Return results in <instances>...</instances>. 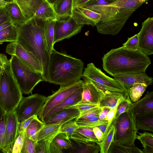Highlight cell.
<instances>
[{
	"instance_id": "1",
	"label": "cell",
	"mask_w": 153,
	"mask_h": 153,
	"mask_svg": "<svg viewBox=\"0 0 153 153\" xmlns=\"http://www.w3.org/2000/svg\"><path fill=\"white\" fill-rule=\"evenodd\" d=\"M45 22L32 16L13 24L17 32L16 42L38 60L42 67L43 81L48 82L51 53L46 40Z\"/></svg>"
},
{
	"instance_id": "2",
	"label": "cell",
	"mask_w": 153,
	"mask_h": 153,
	"mask_svg": "<svg viewBox=\"0 0 153 153\" xmlns=\"http://www.w3.org/2000/svg\"><path fill=\"white\" fill-rule=\"evenodd\" d=\"M102 61L104 70L114 77L123 74L145 72L151 63L148 56L139 51L122 47L107 52Z\"/></svg>"
},
{
	"instance_id": "3",
	"label": "cell",
	"mask_w": 153,
	"mask_h": 153,
	"mask_svg": "<svg viewBox=\"0 0 153 153\" xmlns=\"http://www.w3.org/2000/svg\"><path fill=\"white\" fill-rule=\"evenodd\" d=\"M84 65L81 60L54 49L50 56L48 82L62 85L79 80Z\"/></svg>"
},
{
	"instance_id": "4",
	"label": "cell",
	"mask_w": 153,
	"mask_h": 153,
	"mask_svg": "<svg viewBox=\"0 0 153 153\" xmlns=\"http://www.w3.org/2000/svg\"><path fill=\"white\" fill-rule=\"evenodd\" d=\"M11 71L10 62L0 74V106L8 112H15L23 97Z\"/></svg>"
},
{
	"instance_id": "5",
	"label": "cell",
	"mask_w": 153,
	"mask_h": 153,
	"mask_svg": "<svg viewBox=\"0 0 153 153\" xmlns=\"http://www.w3.org/2000/svg\"><path fill=\"white\" fill-rule=\"evenodd\" d=\"M110 4L116 7L118 10L115 15L96 25L97 31L106 35H116L121 30L132 13L140 6L133 2H123L114 0Z\"/></svg>"
},
{
	"instance_id": "6",
	"label": "cell",
	"mask_w": 153,
	"mask_h": 153,
	"mask_svg": "<svg viewBox=\"0 0 153 153\" xmlns=\"http://www.w3.org/2000/svg\"><path fill=\"white\" fill-rule=\"evenodd\" d=\"M10 69L22 94H32L34 87L43 79L41 73L27 65L15 55L9 60Z\"/></svg>"
},
{
	"instance_id": "7",
	"label": "cell",
	"mask_w": 153,
	"mask_h": 153,
	"mask_svg": "<svg viewBox=\"0 0 153 153\" xmlns=\"http://www.w3.org/2000/svg\"><path fill=\"white\" fill-rule=\"evenodd\" d=\"M135 117L131 109L121 114L116 120H113L115 132L114 138L117 143L123 146H135V141L137 135Z\"/></svg>"
},
{
	"instance_id": "8",
	"label": "cell",
	"mask_w": 153,
	"mask_h": 153,
	"mask_svg": "<svg viewBox=\"0 0 153 153\" xmlns=\"http://www.w3.org/2000/svg\"><path fill=\"white\" fill-rule=\"evenodd\" d=\"M82 77L84 81L91 82L97 87L125 94L124 88L121 84L114 79L105 75L93 63L87 64L83 72Z\"/></svg>"
},
{
	"instance_id": "9",
	"label": "cell",
	"mask_w": 153,
	"mask_h": 153,
	"mask_svg": "<svg viewBox=\"0 0 153 153\" xmlns=\"http://www.w3.org/2000/svg\"><path fill=\"white\" fill-rule=\"evenodd\" d=\"M83 82L84 81L80 80L69 84L60 85L57 91L47 97L46 101L39 112L38 118L43 122L44 117L52 109L82 88Z\"/></svg>"
},
{
	"instance_id": "10",
	"label": "cell",
	"mask_w": 153,
	"mask_h": 153,
	"mask_svg": "<svg viewBox=\"0 0 153 153\" xmlns=\"http://www.w3.org/2000/svg\"><path fill=\"white\" fill-rule=\"evenodd\" d=\"M47 97L38 94L23 97L15 111L18 122L21 123L34 115L38 116Z\"/></svg>"
},
{
	"instance_id": "11",
	"label": "cell",
	"mask_w": 153,
	"mask_h": 153,
	"mask_svg": "<svg viewBox=\"0 0 153 153\" xmlns=\"http://www.w3.org/2000/svg\"><path fill=\"white\" fill-rule=\"evenodd\" d=\"M83 26L77 24L71 16L57 20L54 26V44L76 35Z\"/></svg>"
},
{
	"instance_id": "12",
	"label": "cell",
	"mask_w": 153,
	"mask_h": 153,
	"mask_svg": "<svg viewBox=\"0 0 153 153\" xmlns=\"http://www.w3.org/2000/svg\"><path fill=\"white\" fill-rule=\"evenodd\" d=\"M138 33V50L149 56L153 53V17H149L142 23Z\"/></svg>"
},
{
	"instance_id": "13",
	"label": "cell",
	"mask_w": 153,
	"mask_h": 153,
	"mask_svg": "<svg viewBox=\"0 0 153 153\" xmlns=\"http://www.w3.org/2000/svg\"><path fill=\"white\" fill-rule=\"evenodd\" d=\"M6 52L11 56H16L30 68L42 75V67L38 60L17 42L8 44Z\"/></svg>"
},
{
	"instance_id": "14",
	"label": "cell",
	"mask_w": 153,
	"mask_h": 153,
	"mask_svg": "<svg viewBox=\"0 0 153 153\" xmlns=\"http://www.w3.org/2000/svg\"><path fill=\"white\" fill-rule=\"evenodd\" d=\"M114 78L123 86L125 96L129 100V91L133 85L142 83L148 86L152 85L153 81V78L147 76L145 72L123 74L114 76Z\"/></svg>"
},
{
	"instance_id": "15",
	"label": "cell",
	"mask_w": 153,
	"mask_h": 153,
	"mask_svg": "<svg viewBox=\"0 0 153 153\" xmlns=\"http://www.w3.org/2000/svg\"><path fill=\"white\" fill-rule=\"evenodd\" d=\"M70 16L78 25H87L92 27L101 20V15L83 7H74L72 8Z\"/></svg>"
},
{
	"instance_id": "16",
	"label": "cell",
	"mask_w": 153,
	"mask_h": 153,
	"mask_svg": "<svg viewBox=\"0 0 153 153\" xmlns=\"http://www.w3.org/2000/svg\"><path fill=\"white\" fill-rule=\"evenodd\" d=\"M32 9L33 16L39 20H57L54 6L47 0H33Z\"/></svg>"
},
{
	"instance_id": "17",
	"label": "cell",
	"mask_w": 153,
	"mask_h": 153,
	"mask_svg": "<svg viewBox=\"0 0 153 153\" xmlns=\"http://www.w3.org/2000/svg\"><path fill=\"white\" fill-rule=\"evenodd\" d=\"M15 112H8V117L4 135V144L1 151L7 153V152L14 142L17 135L18 123Z\"/></svg>"
},
{
	"instance_id": "18",
	"label": "cell",
	"mask_w": 153,
	"mask_h": 153,
	"mask_svg": "<svg viewBox=\"0 0 153 153\" xmlns=\"http://www.w3.org/2000/svg\"><path fill=\"white\" fill-rule=\"evenodd\" d=\"M104 95L94 84L84 81L81 99L78 102L99 105Z\"/></svg>"
},
{
	"instance_id": "19",
	"label": "cell",
	"mask_w": 153,
	"mask_h": 153,
	"mask_svg": "<svg viewBox=\"0 0 153 153\" xmlns=\"http://www.w3.org/2000/svg\"><path fill=\"white\" fill-rule=\"evenodd\" d=\"M135 116L153 113V92L147 91L140 100L132 103L131 108Z\"/></svg>"
},
{
	"instance_id": "20",
	"label": "cell",
	"mask_w": 153,
	"mask_h": 153,
	"mask_svg": "<svg viewBox=\"0 0 153 153\" xmlns=\"http://www.w3.org/2000/svg\"><path fill=\"white\" fill-rule=\"evenodd\" d=\"M78 110L74 108H67L62 109L45 121V124L58 123L66 122L75 119L79 115Z\"/></svg>"
},
{
	"instance_id": "21",
	"label": "cell",
	"mask_w": 153,
	"mask_h": 153,
	"mask_svg": "<svg viewBox=\"0 0 153 153\" xmlns=\"http://www.w3.org/2000/svg\"><path fill=\"white\" fill-rule=\"evenodd\" d=\"M82 91V87L76 91L63 101L53 108L44 117L43 122L57 112L79 102L81 99Z\"/></svg>"
},
{
	"instance_id": "22",
	"label": "cell",
	"mask_w": 153,
	"mask_h": 153,
	"mask_svg": "<svg viewBox=\"0 0 153 153\" xmlns=\"http://www.w3.org/2000/svg\"><path fill=\"white\" fill-rule=\"evenodd\" d=\"M70 139L76 142L87 143L89 142H99L95 137L92 128L80 127L71 137Z\"/></svg>"
},
{
	"instance_id": "23",
	"label": "cell",
	"mask_w": 153,
	"mask_h": 153,
	"mask_svg": "<svg viewBox=\"0 0 153 153\" xmlns=\"http://www.w3.org/2000/svg\"><path fill=\"white\" fill-rule=\"evenodd\" d=\"M65 123L45 124L38 132L36 139L37 142L42 139L53 140L59 133L62 125Z\"/></svg>"
},
{
	"instance_id": "24",
	"label": "cell",
	"mask_w": 153,
	"mask_h": 153,
	"mask_svg": "<svg viewBox=\"0 0 153 153\" xmlns=\"http://www.w3.org/2000/svg\"><path fill=\"white\" fill-rule=\"evenodd\" d=\"M74 149L70 139L65 138L58 134L51 143L49 150L50 153H63L64 150Z\"/></svg>"
},
{
	"instance_id": "25",
	"label": "cell",
	"mask_w": 153,
	"mask_h": 153,
	"mask_svg": "<svg viewBox=\"0 0 153 153\" xmlns=\"http://www.w3.org/2000/svg\"><path fill=\"white\" fill-rule=\"evenodd\" d=\"M125 97L124 93L110 92L104 95L99 103V106L101 107H108L110 109H114Z\"/></svg>"
},
{
	"instance_id": "26",
	"label": "cell",
	"mask_w": 153,
	"mask_h": 153,
	"mask_svg": "<svg viewBox=\"0 0 153 153\" xmlns=\"http://www.w3.org/2000/svg\"><path fill=\"white\" fill-rule=\"evenodd\" d=\"M135 123L137 130L153 131V113L137 115Z\"/></svg>"
},
{
	"instance_id": "27",
	"label": "cell",
	"mask_w": 153,
	"mask_h": 153,
	"mask_svg": "<svg viewBox=\"0 0 153 153\" xmlns=\"http://www.w3.org/2000/svg\"><path fill=\"white\" fill-rule=\"evenodd\" d=\"M5 7L13 24L21 23L26 20L19 7L13 0L6 4Z\"/></svg>"
},
{
	"instance_id": "28",
	"label": "cell",
	"mask_w": 153,
	"mask_h": 153,
	"mask_svg": "<svg viewBox=\"0 0 153 153\" xmlns=\"http://www.w3.org/2000/svg\"><path fill=\"white\" fill-rule=\"evenodd\" d=\"M72 3V0H62L54 6L57 20L70 16Z\"/></svg>"
},
{
	"instance_id": "29",
	"label": "cell",
	"mask_w": 153,
	"mask_h": 153,
	"mask_svg": "<svg viewBox=\"0 0 153 153\" xmlns=\"http://www.w3.org/2000/svg\"><path fill=\"white\" fill-rule=\"evenodd\" d=\"M114 124L112 121L104 135L102 141L97 143L100 147V153H108L110 144L114 139Z\"/></svg>"
},
{
	"instance_id": "30",
	"label": "cell",
	"mask_w": 153,
	"mask_h": 153,
	"mask_svg": "<svg viewBox=\"0 0 153 153\" xmlns=\"http://www.w3.org/2000/svg\"><path fill=\"white\" fill-rule=\"evenodd\" d=\"M44 124L37 116L31 122L27 128L25 134L29 139L37 142L38 132Z\"/></svg>"
},
{
	"instance_id": "31",
	"label": "cell",
	"mask_w": 153,
	"mask_h": 153,
	"mask_svg": "<svg viewBox=\"0 0 153 153\" xmlns=\"http://www.w3.org/2000/svg\"><path fill=\"white\" fill-rule=\"evenodd\" d=\"M57 20H49L45 22V34L46 40L50 52L54 48V26Z\"/></svg>"
},
{
	"instance_id": "32",
	"label": "cell",
	"mask_w": 153,
	"mask_h": 153,
	"mask_svg": "<svg viewBox=\"0 0 153 153\" xmlns=\"http://www.w3.org/2000/svg\"><path fill=\"white\" fill-rule=\"evenodd\" d=\"M17 37L16 29L13 24L0 31V44L5 42H16Z\"/></svg>"
},
{
	"instance_id": "33",
	"label": "cell",
	"mask_w": 153,
	"mask_h": 153,
	"mask_svg": "<svg viewBox=\"0 0 153 153\" xmlns=\"http://www.w3.org/2000/svg\"><path fill=\"white\" fill-rule=\"evenodd\" d=\"M108 153H143L142 150L136 146L130 147L120 145L114 139L109 146Z\"/></svg>"
},
{
	"instance_id": "34",
	"label": "cell",
	"mask_w": 153,
	"mask_h": 153,
	"mask_svg": "<svg viewBox=\"0 0 153 153\" xmlns=\"http://www.w3.org/2000/svg\"><path fill=\"white\" fill-rule=\"evenodd\" d=\"M114 0H91L83 7L102 15L105 10V6L111 3Z\"/></svg>"
},
{
	"instance_id": "35",
	"label": "cell",
	"mask_w": 153,
	"mask_h": 153,
	"mask_svg": "<svg viewBox=\"0 0 153 153\" xmlns=\"http://www.w3.org/2000/svg\"><path fill=\"white\" fill-rule=\"evenodd\" d=\"M79 127L75 120H73L63 124L59 134L64 137L70 139L71 137L76 130Z\"/></svg>"
},
{
	"instance_id": "36",
	"label": "cell",
	"mask_w": 153,
	"mask_h": 153,
	"mask_svg": "<svg viewBox=\"0 0 153 153\" xmlns=\"http://www.w3.org/2000/svg\"><path fill=\"white\" fill-rule=\"evenodd\" d=\"M148 86L144 83H137L130 88L129 95L131 101L135 102L139 100Z\"/></svg>"
},
{
	"instance_id": "37",
	"label": "cell",
	"mask_w": 153,
	"mask_h": 153,
	"mask_svg": "<svg viewBox=\"0 0 153 153\" xmlns=\"http://www.w3.org/2000/svg\"><path fill=\"white\" fill-rule=\"evenodd\" d=\"M18 5L25 20L32 16V3L33 0H12Z\"/></svg>"
},
{
	"instance_id": "38",
	"label": "cell",
	"mask_w": 153,
	"mask_h": 153,
	"mask_svg": "<svg viewBox=\"0 0 153 153\" xmlns=\"http://www.w3.org/2000/svg\"><path fill=\"white\" fill-rule=\"evenodd\" d=\"M8 117V112L0 106V150L3 149L4 135Z\"/></svg>"
},
{
	"instance_id": "39",
	"label": "cell",
	"mask_w": 153,
	"mask_h": 153,
	"mask_svg": "<svg viewBox=\"0 0 153 153\" xmlns=\"http://www.w3.org/2000/svg\"><path fill=\"white\" fill-rule=\"evenodd\" d=\"M76 121L77 125L79 127L93 128L102 124H108L107 121L105 120H100L99 116L94 117L88 119Z\"/></svg>"
},
{
	"instance_id": "40",
	"label": "cell",
	"mask_w": 153,
	"mask_h": 153,
	"mask_svg": "<svg viewBox=\"0 0 153 153\" xmlns=\"http://www.w3.org/2000/svg\"><path fill=\"white\" fill-rule=\"evenodd\" d=\"M79 146L76 153H98L100 151L99 145L93 142L87 143L77 142Z\"/></svg>"
},
{
	"instance_id": "41",
	"label": "cell",
	"mask_w": 153,
	"mask_h": 153,
	"mask_svg": "<svg viewBox=\"0 0 153 153\" xmlns=\"http://www.w3.org/2000/svg\"><path fill=\"white\" fill-rule=\"evenodd\" d=\"M25 136V132L18 134L15 140L8 149L7 153H21L23 147Z\"/></svg>"
},
{
	"instance_id": "42",
	"label": "cell",
	"mask_w": 153,
	"mask_h": 153,
	"mask_svg": "<svg viewBox=\"0 0 153 153\" xmlns=\"http://www.w3.org/2000/svg\"><path fill=\"white\" fill-rule=\"evenodd\" d=\"M132 104L131 100L125 97L118 105L113 120H116L121 114L131 109Z\"/></svg>"
},
{
	"instance_id": "43",
	"label": "cell",
	"mask_w": 153,
	"mask_h": 153,
	"mask_svg": "<svg viewBox=\"0 0 153 153\" xmlns=\"http://www.w3.org/2000/svg\"><path fill=\"white\" fill-rule=\"evenodd\" d=\"M102 108L100 106L96 107L80 113L76 120L89 119L95 116H99Z\"/></svg>"
},
{
	"instance_id": "44",
	"label": "cell",
	"mask_w": 153,
	"mask_h": 153,
	"mask_svg": "<svg viewBox=\"0 0 153 153\" xmlns=\"http://www.w3.org/2000/svg\"><path fill=\"white\" fill-rule=\"evenodd\" d=\"M136 139L139 140L143 146L153 147V134L152 133L147 132L139 133Z\"/></svg>"
},
{
	"instance_id": "45",
	"label": "cell",
	"mask_w": 153,
	"mask_h": 153,
	"mask_svg": "<svg viewBox=\"0 0 153 153\" xmlns=\"http://www.w3.org/2000/svg\"><path fill=\"white\" fill-rule=\"evenodd\" d=\"M36 142L29 139L25 133L24 143L21 153H36Z\"/></svg>"
},
{
	"instance_id": "46",
	"label": "cell",
	"mask_w": 153,
	"mask_h": 153,
	"mask_svg": "<svg viewBox=\"0 0 153 153\" xmlns=\"http://www.w3.org/2000/svg\"><path fill=\"white\" fill-rule=\"evenodd\" d=\"M53 140L42 139L36 142V153H50V146Z\"/></svg>"
},
{
	"instance_id": "47",
	"label": "cell",
	"mask_w": 153,
	"mask_h": 153,
	"mask_svg": "<svg viewBox=\"0 0 153 153\" xmlns=\"http://www.w3.org/2000/svg\"><path fill=\"white\" fill-rule=\"evenodd\" d=\"M128 50H138V33L128 38L127 41L122 46Z\"/></svg>"
},
{
	"instance_id": "48",
	"label": "cell",
	"mask_w": 153,
	"mask_h": 153,
	"mask_svg": "<svg viewBox=\"0 0 153 153\" xmlns=\"http://www.w3.org/2000/svg\"><path fill=\"white\" fill-rule=\"evenodd\" d=\"M99 106L98 104H94L87 103L77 102L76 104L68 107L67 108H76L81 113L93 108Z\"/></svg>"
},
{
	"instance_id": "49",
	"label": "cell",
	"mask_w": 153,
	"mask_h": 153,
	"mask_svg": "<svg viewBox=\"0 0 153 153\" xmlns=\"http://www.w3.org/2000/svg\"><path fill=\"white\" fill-rule=\"evenodd\" d=\"M38 116L33 115L21 123H18L17 134L20 132H25L26 128L31 122Z\"/></svg>"
},
{
	"instance_id": "50",
	"label": "cell",
	"mask_w": 153,
	"mask_h": 153,
	"mask_svg": "<svg viewBox=\"0 0 153 153\" xmlns=\"http://www.w3.org/2000/svg\"><path fill=\"white\" fill-rule=\"evenodd\" d=\"M5 5H0V24L12 22L6 10Z\"/></svg>"
},
{
	"instance_id": "51",
	"label": "cell",
	"mask_w": 153,
	"mask_h": 153,
	"mask_svg": "<svg viewBox=\"0 0 153 153\" xmlns=\"http://www.w3.org/2000/svg\"><path fill=\"white\" fill-rule=\"evenodd\" d=\"M118 105L114 108L110 109L105 117V119L107 121L109 126L110 125L114 118Z\"/></svg>"
},
{
	"instance_id": "52",
	"label": "cell",
	"mask_w": 153,
	"mask_h": 153,
	"mask_svg": "<svg viewBox=\"0 0 153 153\" xmlns=\"http://www.w3.org/2000/svg\"><path fill=\"white\" fill-rule=\"evenodd\" d=\"M93 132L99 142H101L103 138L104 134L102 131L97 127L92 128Z\"/></svg>"
},
{
	"instance_id": "53",
	"label": "cell",
	"mask_w": 153,
	"mask_h": 153,
	"mask_svg": "<svg viewBox=\"0 0 153 153\" xmlns=\"http://www.w3.org/2000/svg\"><path fill=\"white\" fill-rule=\"evenodd\" d=\"M91 0H72V8L74 7H83Z\"/></svg>"
},
{
	"instance_id": "54",
	"label": "cell",
	"mask_w": 153,
	"mask_h": 153,
	"mask_svg": "<svg viewBox=\"0 0 153 153\" xmlns=\"http://www.w3.org/2000/svg\"><path fill=\"white\" fill-rule=\"evenodd\" d=\"M9 63V60L5 55L0 53V67L3 69L5 68Z\"/></svg>"
},
{
	"instance_id": "55",
	"label": "cell",
	"mask_w": 153,
	"mask_h": 153,
	"mask_svg": "<svg viewBox=\"0 0 153 153\" xmlns=\"http://www.w3.org/2000/svg\"><path fill=\"white\" fill-rule=\"evenodd\" d=\"M101 111L99 116V119L101 120H105V117L110 109L108 107H101Z\"/></svg>"
},
{
	"instance_id": "56",
	"label": "cell",
	"mask_w": 153,
	"mask_h": 153,
	"mask_svg": "<svg viewBox=\"0 0 153 153\" xmlns=\"http://www.w3.org/2000/svg\"><path fill=\"white\" fill-rule=\"evenodd\" d=\"M109 126L108 125V124H107L100 125L97 127L102 131L104 135Z\"/></svg>"
},
{
	"instance_id": "57",
	"label": "cell",
	"mask_w": 153,
	"mask_h": 153,
	"mask_svg": "<svg viewBox=\"0 0 153 153\" xmlns=\"http://www.w3.org/2000/svg\"><path fill=\"white\" fill-rule=\"evenodd\" d=\"M142 150L143 153H153V147L146 146Z\"/></svg>"
},
{
	"instance_id": "58",
	"label": "cell",
	"mask_w": 153,
	"mask_h": 153,
	"mask_svg": "<svg viewBox=\"0 0 153 153\" xmlns=\"http://www.w3.org/2000/svg\"><path fill=\"white\" fill-rule=\"evenodd\" d=\"M13 24L12 22H5L0 24V31Z\"/></svg>"
},
{
	"instance_id": "59",
	"label": "cell",
	"mask_w": 153,
	"mask_h": 153,
	"mask_svg": "<svg viewBox=\"0 0 153 153\" xmlns=\"http://www.w3.org/2000/svg\"><path fill=\"white\" fill-rule=\"evenodd\" d=\"M50 3L54 6L59 3L62 0H47Z\"/></svg>"
},
{
	"instance_id": "60",
	"label": "cell",
	"mask_w": 153,
	"mask_h": 153,
	"mask_svg": "<svg viewBox=\"0 0 153 153\" xmlns=\"http://www.w3.org/2000/svg\"><path fill=\"white\" fill-rule=\"evenodd\" d=\"M10 1H8L6 0H0V5H4L9 3Z\"/></svg>"
},
{
	"instance_id": "61",
	"label": "cell",
	"mask_w": 153,
	"mask_h": 153,
	"mask_svg": "<svg viewBox=\"0 0 153 153\" xmlns=\"http://www.w3.org/2000/svg\"><path fill=\"white\" fill-rule=\"evenodd\" d=\"M141 3H144L146 2L149 0H138Z\"/></svg>"
},
{
	"instance_id": "62",
	"label": "cell",
	"mask_w": 153,
	"mask_h": 153,
	"mask_svg": "<svg viewBox=\"0 0 153 153\" xmlns=\"http://www.w3.org/2000/svg\"><path fill=\"white\" fill-rule=\"evenodd\" d=\"M3 69L1 67H0V74L2 72Z\"/></svg>"
},
{
	"instance_id": "63",
	"label": "cell",
	"mask_w": 153,
	"mask_h": 153,
	"mask_svg": "<svg viewBox=\"0 0 153 153\" xmlns=\"http://www.w3.org/2000/svg\"><path fill=\"white\" fill-rule=\"evenodd\" d=\"M6 1H12V0H6Z\"/></svg>"
}]
</instances>
